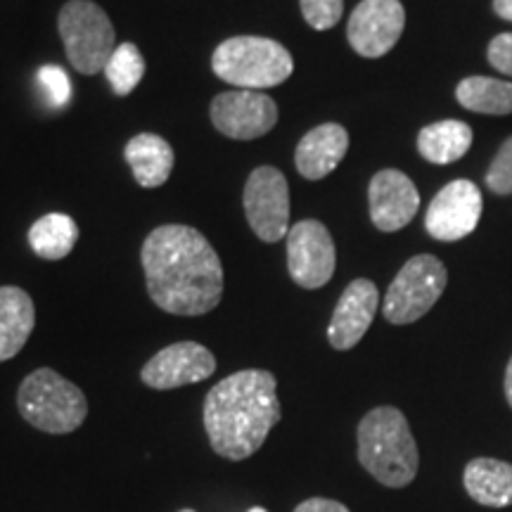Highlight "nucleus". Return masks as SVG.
Segmentation results:
<instances>
[{
  "mask_svg": "<svg viewBox=\"0 0 512 512\" xmlns=\"http://www.w3.org/2000/svg\"><path fill=\"white\" fill-rule=\"evenodd\" d=\"M247 512H268L266 508H261V505H256V508H249Z\"/></svg>",
  "mask_w": 512,
  "mask_h": 512,
  "instance_id": "obj_31",
  "label": "nucleus"
},
{
  "mask_svg": "<svg viewBox=\"0 0 512 512\" xmlns=\"http://www.w3.org/2000/svg\"><path fill=\"white\" fill-rule=\"evenodd\" d=\"M406 29L401 0H361L351 12L347 38L354 53L377 60L392 50Z\"/></svg>",
  "mask_w": 512,
  "mask_h": 512,
  "instance_id": "obj_12",
  "label": "nucleus"
},
{
  "mask_svg": "<svg viewBox=\"0 0 512 512\" xmlns=\"http://www.w3.org/2000/svg\"><path fill=\"white\" fill-rule=\"evenodd\" d=\"M377 306H380V292H377L373 280L356 278L354 283H349L330 318V347L337 351L354 349L373 325Z\"/></svg>",
  "mask_w": 512,
  "mask_h": 512,
  "instance_id": "obj_15",
  "label": "nucleus"
},
{
  "mask_svg": "<svg viewBox=\"0 0 512 512\" xmlns=\"http://www.w3.org/2000/svg\"><path fill=\"white\" fill-rule=\"evenodd\" d=\"M349 150V133L339 124H320L299 140L294 166L306 181H320L342 164Z\"/></svg>",
  "mask_w": 512,
  "mask_h": 512,
  "instance_id": "obj_16",
  "label": "nucleus"
},
{
  "mask_svg": "<svg viewBox=\"0 0 512 512\" xmlns=\"http://www.w3.org/2000/svg\"><path fill=\"white\" fill-rule=\"evenodd\" d=\"M302 15L311 29L328 31L342 19L344 0H299Z\"/></svg>",
  "mask_w": 512,
  "mask_h": 512,
  "instance_id": "obj_25",
  "label": "nucleus"
},
{
  "mask_svg": "<svg viewBox=\"0 0 512 512\" xmlns=\"http://www.w3.org/2000/svg\"><path fill=\"white\" fill-rule=\"evenodd\" d=\"M216 373V356L200 342H176L145 363L140 380L157 392L204 382Z\"/></svg>",
  "mask_w": 512,
  "mask_h": 512,
  "instance_id": "obj_13",
  "label": "nucleus"
},
{
  "mask_svg": "<svg viewBox=\"0 0 512 512\" xmlns=\"http://www.w3.org/2000/svg\"><path fill=\"white\" fill-rule=\"evenodd\" d=\"M280 418L278 380L259 368L223 377L209 389L202 408L211 448L216 456L235 463L259 453Z\"/></svg>",
  "mask_w": 512,
  "mask_h": 512,
  "instance_id": "obj_2",
  "label": "nucleus"
},
{
  "mask_svg": "<svg viewBox=\"0 0 512 512\" xmlns=\"http://www.w3.org/2000/svg\"><path fill=\"white\" fill-rule=\"evenodd\" d=\"M150 299L171 316H204L223 297L221 256L197 228L166 223L143 242Z\"/></svg>",
  "mask_w": 512,
  "mask_h": 512,
  "instance_id": "obj_1",
  "label": "nucleus"
},
{
  "mask_svg": "<svg viewBox=\"0 0 512 512\" xmlns=\"http://www.w3.org/2000/svg\"><path fill=\"white\" fill-rule=\"evenodd\" d=\"M178 512H195L192 508H183V510H178Z\"/></svg>",
  "mask_w": 512,
  "mask_h": 512,
  "instance_id": "obj_32",
  "label": "nucleus"
},
{
  "mask_svg": "<svg viewBox=\"0 0 512 512\" xmlns=\"http://www.w3.org/2000/svg\"><path fill=\"white\" fill-rule=\"evenodd\" d=\"M38 83L46 91L48 100L53 102L55 107H64L69 100H72V81H69L67 72L57 64H46L38 72Z\"/></svg>",
  "mask_w": 512,
  "mask_h": 512,
  "instance_id": "obj_26",
  "label": "nucleus"
},
{
  "mask_svg": "<svg viewBox=\"0 0 512 512\" xmlns=\"http://www.w3.org/2000/svg\"><path fill=\"white\" fill-rule=\"evenodd\" d=\"M465 491L486 508L512 505V465L496 458H475L465 467Z\"/></svg>",
  "mask_w": 512,
  "mask_h": 512,
  "instance_id": "obj_19",
  "label": "nucleus"
},
{
  "mask_svg": "<svg viewBox=\"0 0 512 512\" xmlns=\"http://www.w3.org/2000/svg\"><path fill=\"white\" fill-rule=\"evenodd\" d=\"M211 69L240 91L275 88L294 72V60L283 43L264 36H233L211 55Z\"/></svg>",
  "mask_w": 512,
  "mask_h": 512,
  "instance_id": "obj_4",
  "label": "nucleus"
},
{
  "mask_svg": "<svg viewBox=\"0 0 512 512\" xmlns=\"http://www.w3.org/2000/svg\"><path fill=\"white\" fill-rule=\"evenodd\" d=\"M19 415L46 434H69L86 422L88 399L53 368H38L17 389Z\"/></svg>",
  "mask_w": 512,
  "mask_h": 512,
  "instance_id": "obj_5",
  "label": "nucleus"
},
{
  "mask_svg": "<svg viewBox=\"0 0 512 512\" xmlns=\"http://www.w3.org/2000/svg\"><path fill=\"white\" fill-rule=\"evenodd\" d=\"M472 140V126L460 119H444L427 124L418 133V152L425 162L446 166L463 159L470 152Z\"/></svg>",
  "mask_w": 512,
  "mask_h": 512,
  "instance_id": "obj_20",
  "label": "nucleus"
},
{
  "mask_svg": "<svg viewBox=\"0 0 512 512\" xmlns=\"http://www.w3.org/2000/svg\"><path fill=\"white\" fill-rule=\"evenodd\" d=\"M456 100L467 112L508 117L512 114V81L494 76H467L458 83Z\"/></svg>",
  "mask_w": 512,
  "mask_h": 512,
  "instance_id": "obj_21",
  "label": "nucleus"
},
{
  "mask_svg": "<svg viewBox=\"0 0 512 512\" xmlns=\"http://www.w3.org/2000/svg\"><path fill=\"white\" fill-rule=\"evenodd\" d=\"M76 240H79V226L72 216L60 214V211L41 216L29 228V245L38 259L60 261L72 254Z\"/></svg>",
  "mask_w": 512,
  "mask_h": 512,
  "instance_id": "obj_22",
  "label": "nucleus"
},
{
  "mask_svg": "<svg viewBox=\"0 0 512 512\" xmlns=\"http://www.w3.org/2000/svg\"><path fill=\"white\" fill-rule=\"evenodd\" d=\"M484 181L494 195H512V136L505 138L503 145L498 147L496 157L491 159L489 169H486Z\"/></svg>",
  "mask_w": 512,
  "mask_h": 512,
  "instance_id": "obj_24",
  "label": "nucleus"
},
{
  "mask_svg": "<svg viewBox=\"0 0 512 512\" xmlns=\"http://www.w3.org/2000/svg\"><path fill=\"white\" fill-rule=\"evenodd\" d=\"M287 271L304 290H320L337 268V249L330 230L316 219L297 221L287 233Z\"/></svg>",
  "mask_w": 512,
  "mask_h": 512,
  "instance_id": "obj_9",
  "label": "nucleus"
},
{
  "mask_svg": "<svg viewBox=\"0 0 512 512\" xmlns=\"http://www.w3.org/2000/svg\"><path fill=\"white\" fill-rule=\"evenodd\" d=\"M124 157L140 188H159L169 181L176 155L169 140L157 133H138L126 143Z\"/></svg>",
  "mask_w": 512,
  "mask_h": 512,
  "instance_id": "obj_18",
  "label": "nucleus"
},
{
  "mask_svg": "<svg viewBox=\"0 0 512 512\" xmlns=\"http://www.w3.org/2000/svg\"><path fill=\"white\" fill-rule=\"evenodd\" d=\"M494 12L505 22H512V0H494Z\"/></svg>",
  "mask_w": 512,
  "mask_h": 512,
  "instance_id": "obj_29",
  "label": "nucleus"
},
{
  "mask_svg": "<svg viewBox=\"0 0 512 512\" xmlns=\"http://www.w3.org/2000/svg\"><path fill=\"white\" fill-rule=\"evenodd\" d=\"M211 124L233 140H254L278 126V105L261 91H226L211 102Z\"/></svg>",
  "mask_w": 512,
  "mask_h": 512,
  "instance_id": "obj_11",
  "label": "nucleus"
},
{
  "mask_svg": "<svg viewBox=\"0 0 512 512\" xmlns=\"http://www.w3.org/2000/svg\"><path fill=\"white\" fill-rule=\"evenodd\" d=\"M64 53L76 72L93 76L105 72L107 62L117 50V31L107 12L93 0H69L57 17Z\"/></svg>",
  "mask_w": 512,
  "mask_h": 512,
  "instance_id": "obj_6",
  "label": "nucleus"
},
{
  "mask_svg": "<svg viewBox=\"0 0 512 512\" xmlns=\"http://www.w3.org/2000/svg\"><path fill=\"white\" fill-rule=\"evenodd\" d=\"M505 399H508L510 408H512V358H510L508 368H505Z\"/></svg>",
  "mask_w": 512,
  "mask_h": 512,
  "instance_id": "obj_30",
  "label": "nucleus"
},
{
  "mask_svg": "<svg viewBox=\"0 0 512 512\" xmlns=\"http://www.w3.org/2000/svg\"><path fill=\"white\" fill-rule=\"evenodd\" d=\"M484 211L482 190L472 181L458 178L446 183L432 197L425 214V228L434 240L458 242L472 235L479 226Z\"/></svg>",
  "mask_w": 512,
  "mask_h": 512,
  "instance_id": "obj_10",
  "label": "nucleus"
},
{
  "mask_svg": "<svg viewBox=\"0 0 512 512\" xmlns=\"http://www.w3.org/2000/svg\"><path fill=\"white\" fill-rule=\"evenodd\" d=\"M486 60H489L491 67L503 76H510L512 79V34H498L491 38L489 50H486Z\"/></svg>",
  "mask_w": 512,
  "mask_h": 512,
  "instance_id": "obj_27",
  "label": "nucleus"
},
{
  "mask_svg": "<svg viewBox=\"0 0 512 512\" xmlns=\"http://www.w3.org/2000/svg\"><path fill=\"white\" fill-rule=\"evenodd\" d=\"M294 512H351L347 505L339 501H330V498H306L299 503Z\"/></svg>",
  "mask_w": 512,
  "mask_h": 512,
  "instance_id": "obj_28",
  "label": "nucleus"
},
{
  "mask_svg": "<svg viewBox=\"0 0 512 512\" xmlns=\"http://www.w3.org/2000/svg\"><path fill=\"white\" fill-rule=\"evenodd\" d=\"M36 325V306L22 287H0V363L15 358Z\"/></svg>",
  "mask_w": 512,
  "mask_h": 512,
  "instance_id": "obj_17",
  "label": "nucleus"
},
{
  "mask_svg": "<svg viewBox=\"0 0 512 512\" xmlns=\"http://www.w3.org/2000/svg\"><path fill=\"white\" fill-rule=\"evenodd\" d=\"M448 271L434 254L408 259L382 299V316L392 325H408L427 316L446 290Z\"/></svg>",
  "mask_w": 512,
  "mask_h": 512,
  "instance_id": "obj_7",
  "label": "nucleus"
},
{
  "mask_svg": "<svg viewBox=\"0 0 512 512\" xmlns=\"http://www.w3.org/2000/svg\"><path fill=\"white\" fill-rule=\"evenodd\" d=\"M358 463L389 489H403L418 475L420 453L406 415L380 406L358 422Z\"/></svg>",
  "mask_w": 512,
  "mask_h": 512,
  "instance_id": "obj_3",
  "label": "nucleus"
},
{
  "mask_svg": "<svg viewBox=\"0 0 512 512\" xmlns=\"http://www.w3.org/2000/svg\"><path fill=\"white\" fill-rule=\"evenodd\" d=\"M370 221L382 233H396L415 219L420 209V192L399 169H382L368 185Z\"/></svg>",
  "mask_w": 512,
  "mask_h": 512,
  "instance_id": "obj_14",
  "label": "nucleus"
},
{
  "mask_svg": "<svg viewBox=\"0 0 512 512\" xmlns=\"http://www.w3.org/2000/svg\"><path fill=\"white\" fill-rule=\"evenodd\" d=\"M105 76L110 81L112 91L121 95H131L145 76V57L136 43H121L114 50L110 62L105 67Z\"/></svg>",
  "mask_w": 512,
  "mask_h": 512,
  "instance_id": "obj_23",
  "label": "nucleus"
},
{
  "mask_svg": "<svg viewBox=\"0 0 512 512\" xmlns=\"http://www.w3.org/2000/svg\"><path fill=\"white\" fill-rule=\"evenodd\" d=\"M245 214L256 238L280 242L290 233V185L275 166H259L245 183Z\"/></svg>",
  "mask_w": 512,
  "mask_h": 512,
  "instance_id": "obj_8",
  "label": "nucleus"
}]
</instances>
